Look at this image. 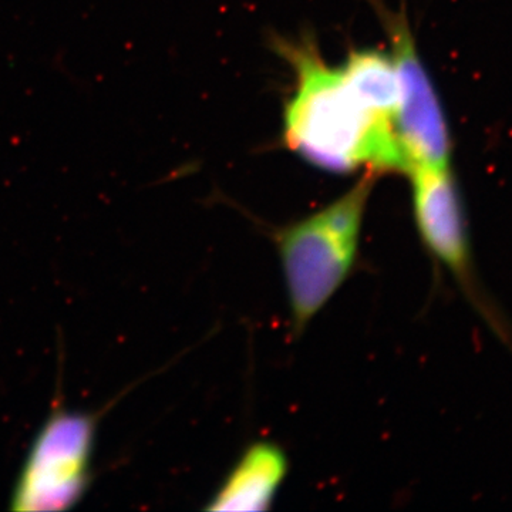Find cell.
Instances as JSON below:
<instances>
[{"label": "cell", "instance_id": "5b68a950", "mask_svg": "<svg viewBox=\"0 0 512 512\" xmlns=\"http://www.w3.org/2000/svg\"><path fill=\"white\" fill-rule=\"evenodd\" d=\"M413 211L421 241L456 276L473 299L470 239L466 214L450 165L410 171Z\"/></svg>", "mask_w": 512, "mask_h": 512}, {"label": "cell", "instance_id": "8992f818", "mask_svg": "<svg viewBox=\"0 0 512 512\" xmlns=\"http://www.w3.org/2000/svg\"><path fill=\"white\" fill-rule=\"evenodd\" d=\"M288 461L274 443H256L248 448L220 490L207 505L208 511H265L284 483Z\"/></svg>", "mask_w": 512, "mask_h": 512}, {"label": "cell", "instance_id": "3957f363", "mask_svg": "<svg viewBox=\"0 0 512 512\" xmlns=\"http://www.w3.org/2000/svg\"><path fill=\"white\" fill-rule=\"evenodd\" d=\"M96 421L90 414L56 409L43 424L23 464L12 510H67L90 484Z\"/></svg>", "mask_w": 512, "mask_h": 512}, {"label": "cell", "instance_id": "277c9868", "mask_svg": "<svg viewBox=\"0 0 512 512\" xmlns=\"http://www.w3.org/2000/svg\"><path fill=\"white\" fill-rule=\"evenodd\" d=\"M397 73V138L407 171L450 165L451 138L439 94L421 62L404 15H386Z\"/></svg>", "mask_w": 512, "mask_h": 512}, {"label": "cell", "instance_id": "6da1fadb", "mask_svg": "<svg viewBox=\"0 0 512 512\" xmlns=\"http://www.w3.org/2000/svg\"><path fill=\"white\" fill-rule=\"evenodd\" d=\"M296 73V90L285 107L286 146L330 173L366 167L373 173L406 174L394 120L373 109L342 67H330L309 40L279 43Z\"/></svg>", "mask_w": 512, "mask_h": 512}, {"label": "cell", "instance_id": "7a4b0ae2", "mask_svg": "<svg viewBox=\"0 0 512 512\" xmlns=\"http://www.w3.org/2000/svg\"><path fill=\"white\" fill-rule=\"evenodd\" d=\"M375 175L369 171L328 207L275 235L296 333L328 305L352 272Z\"/></svg>", "mask_w": 512, "mask_h": 512}]
</instances>
